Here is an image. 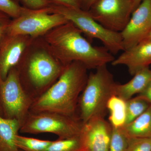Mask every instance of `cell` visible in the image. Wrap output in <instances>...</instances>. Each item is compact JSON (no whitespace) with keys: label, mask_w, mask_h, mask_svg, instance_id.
<instances>
[{"label":"cell","mask_w":151,"mask_h":151,"mask_svg":"<svg viewBox=\"0 0 151 151\" xmlns=\"http://www.w3.org/2000/svg\"><path fill=\"white\" fill-rule=\"evenodd\" d=\"M96 0H83L81 9L88 11Z\"/></svg>","instance_id":"83f0119b"},{"label":"cell","mask_w":151,"mask_h":151,"mask_svg":"<svg viewBox=\"0 0 151 151\" xmlns=\"http://www.w3.org/2000/svg\"><path fill=\"white\" fill-rule=\"evenodd\" d=\"M133 3V5H134V10L137 8V7L140 4L143 0H131Z\"/></svg>","instance_id":"f1b7e54d"},{"label":"cell","mask_w":151,"mask_h":151,"mask_svg":"<svg viewBox=\"0 0 151 151\" xmlns=\"http://www.w3.org/2000/svg\"><path fill=\"white\" fill-rule=\"evenodd\" d=\"M25 9L20 5L19 0H0V11L13 19L19 17Z\"/></svg>","instance_id":"7402d4cb"},{"label":"cell","mask_w":151,"mask_h":151,"mask_svg":"<svg viewBox=\"0 0 151 151\" xmlns=\"http://www.w3.org/2000/svg\"><path fill=\"white\" fill-rule=\"evenodd\" d=\"M134 10L131 0H96L87 12L107 29L121 32Z\"/></svg>","instance_id":"9c48e42d"},{"label":"cell","mask_w":151,"mask_h":151,"mask_svg":"<svg viewBox=\"0 0 151 151\" xmlns=\"http://www.w3.org/2000/svg\"><path fill=\"white\" fill-rule=\"evenodd\" d=\"M82 34L68 22L50 30L41 37L52 54L64 66L76 61L88 69H96L112 62L115 58L113 55L104 47L93 46Z\"/></svg>","instance_id":"6da1fadb"},{"label":"cell","mask_w":151,"mask_h":151,"mask_svg":"<svg viewBox=\"0 0 151 151\" xmlns=\"http://www.w3.org/2000/svg\"><path fill=\"white\" fill-rule=\"evenodd\" d=\"M6 14L0 11V47L7 36V29L12 19Z\"/></svg>","instance_id":"cb8c5ba5"},{"label":"cell","mask_w":151,"mask_h":151,"mask_svg":"<svg viewBox=\"0 0 151 151\" xmlns=\"http://www.w3.org/2000/svg\"><path fill=\"white\" fill-rule=\"evenodd\" d=\"M133 76L132 79L125 84L116 83L114 94L127 101L135 94H140L151 79V68H143Z\"/></svg>","instance_id":"5bb4252c"},{"label":"cell","mask_w":151,"mask_h":151,"mask_svg":"<svg viewBox=\"0 0 151 151\" xmlns=\"http://www.w3.org/2000/svg\"><path fill=\"white\" fill-rule=\"evenodd\" d=\"M143 41L151 42V28L145 39ZM142 41V42H143Z\"/></svg>","instance_id":"f546056e"},{"label":"cell","mask_w":151,"mask_h":151,"mask_svg":"<svg viewBox=\"0 0 151 151\" xmlns=\"http://www.w3.org/2000/svg\"><path fill=\"white\" fill-rule=\"evenodd\" d=\"M33 100L22 84L16 66L11 69L4 80H0V104L3 117L16 119L22 125Z\"/></svg>","instance_id":"52a82bcc"},{"label":"cell","mask_w":151,"mask_h":151,"mask_svg":"<svg viewBox=\"0 0 151 151\" xmlns=\"http://www.w3.org/2000/svg\"><path fill=\"white\" fill-rule=\"evenodd\" d=\"M21 126L17 120L0 115V151H20L16 145L15 139Z\"/></svg>","instance_id":"9a60e30c"},{"label":"cell","mask_w":151,"mask_h":151,"mask_svg":"<svg viewBox=\"0 0 151 151\" xmlns=\"http://www.w3.org/2000/svg\"><path fill=\"white\" fill-rule=\"evenodd\" d=\"M111 63L113 66L125 65L132 76L143 68L149 67L151 65V42L143 41L124 50Z\"/></svg>","instance_id":"4fadbf2b"},{"label":"cell","mask_w":151,"mask_h":151,"mask_svg":"<svg viewBox=\"0 0 151 151\" xmlns=\"http://www.w3.org/2000/svg\"><path fill=\"white\" fill-rule=\"evenodd\" d=\"M82 125L81 120L76 116L51 112H29L20 131L32 134L51 133L63 139L80 135Z\"/></svg>","instance_id":"8992f818"},{"label":"cell","mask_w":151,"mask_h":151,"mask_svg":"<svg viewBox=\"0 0 151 151\" xmlns=\"http://www.w3.org/2000/svg\"><path fill=\"white\" fill-rule=\"evenodd\" d=\"M80 135L52 141L45 151H81Z\"/></svg>","instance_id":"ffe728a7"},{"label":"cell","mask_w":151,"mask_h":151,"mask_svg":"<svg viewBox=\"0 0 151 151\" xmlns=\"http://www.w3.org/2000/svg\"><path fill=\"white\" fill-rule=\"evenodd\" d=\"M68 22L62 15L50 12L47 7L39 9L25 8L19 17L11 21L8 28L7 35H25L37 38Z\"/></svg>","instance_id":"ba28073f"},{"label":"cell","mask_w":151,"mask_h":151,"mask_svg":"<svg viewBox=\"0 0 151 151\" xmlns=\"http://www.w3.org/2000/svg\"><path fill=\"white\" fill-rule=\"evenodd\" d=\"M109 112V123L113 128H123L127 121V101L113 95L109 99L107 105Z\"/></svg>","instance_id":"e0dca14e"},{"label":"cell","mask_w":151,"mask_h":151,"mask_svg":"<svg viewBox=\"0 0 151 151\" xmlns=\"http://www.w3.org/2000/svg\"><path fill=\"white\" fill-rule=\"evenodd\" d=\"M50 4L81 9L83 0H47Z\"/></svg>","instance_id":"484cf974"},{"label":"cell","mask_w":151,"mask_h":151,"mask_svg":"<svg viewBox=\"0 0 151 151\" xmlns=\"http://www.w3.org/2000/svg\"><path fill=\"white\" fill-rule=\"evenodd\" d=\"M123 128L129 138L151 139V105L140 116Z\"/></svg>","instance_id":"2e32d148"},{"label":"cell","mask_w":151,"mask_h":151,"mask_svg":"<svg viewBox=\"0 0 151 151\" xmlns=\"http://www.w3.org/2000/svg\"><path fill=\"white\" fill-rule=\"evenodd\" d=\"M113 127L104 117L83 124L80 134L81 151H109Z\"/></svg>","instance_id":"8fae6325"},{"label":"cell","mask_w":151,"mask_h":151,"mask_svg":"<svg viewBox=\"0 0 151 151\" xmlns=\"http://www.w3.org/2000/svg\"><path fill=\"white\" fill-rule=\"evenodd\" d=\"M47 8L50 12L62 15L89 38L100 40L112 54L124 51L121 33L112 31L104 27L87 11L53 4H50Z\"/></svg>","instance_id":"5b68a950"},{"label":"cell","mask_w":151,"mask_h":151,"mask_svg":"<svg viewBox=\"0 0 151 151\" xmlns=\"http://www.w3.org/2000/svg\"><path fill=\"white\" fill-rule=\"evenodd\" d=\"M127 151H151V139L129 138Z\"/></svg>","instance_id":"603a6c76"},{"label":"cell","mask_w":151,"mask_h":151,"mask_svg":"<svg viewBox=\"0 0 151 151\" xmlns=\"http://www.w3.org/2000/svg\"><path fill=\"white\" fill-rule=\"evenodd\" d=\"M22 6L30 9H39L45 8L50 4L47 0H19Z\"/></svg>","instance_id":"d4e9b609"},{"label":"cell","mask_w":151,"mask_h":151,"mask_svg":"<svg viewBox=\"0 0 151 151\" xmlns=\"http://www.w3.org/2000/svg\"><path fill=\"white\" fill-rule=\"evenodd\" d=\"M95 70L88 75L86 85L78 100L80 119L83 124L94 117H104L108 101L115 95L116 83L107 65Z\"/></svg>","instance_id":"277c9868"},{"label":"cell","mask_w":151,"mask_h":151,"mask_svg":"<svg viewBox=\"0 0 151 151\" xmlns=\"http://www.w3.org/2000/svg\"><path fill=\"white\" fill-rule=\"evenodd\" d=\"M147 101L137 96L127 101V121L126 124H130L140 116L150 107Z\"/></svg>","instance_id":"d6986e66"},{"label":"cell","mask_w":151,"mask_h":151,"mask_svg":"<svg viewBox=\"0 0 151 151\" xmlns=\"http://www.w3.org/2000/svg\"><path fill=\"white\" fill-rule=\"evenodd\" d=\"M34 39L28 36H7L0 47V80H4L11 69L17 65Z\"/></svg>","instance_id":"7c38bea8"},{"label":"cell","mask_w":151,"mask_h":151,"mask_svg":"<svg viewBox=\"0 0 151 151\" xmlns=\"http://www.w3.org/2000/svg\"><path fill=\"white\" fill-rule=\"evenodd\" d=\"M20 151H22L20 150Z\"/></svg>","instance_id":"4dcf8cb0"},{"label":"cell","mask_w":151,"mask_h":151,"mask_svg":"<svg viewBox=\"0 0 151 151\" xmlns=\"http://www.w3.org/2000/svg\"><path fill=\"white\" fill-rule=\"evenodd\" d=\"M47 47L41 37L35 39L17 65L22 84L28 92H45L57 81L64 69Z\"/></svg>","instance_id":"3957f363"},{"label":"cell","mask_w":151,"mask_h":151,"mask_svg":"<svg viewBox=\"0 0 151 151\" xmlns=\"http://www.w3.org/2000/svg\"><path fill=\"white\" fill-rule=\"evenodd\" d=\"M151 28V0H143L121 32L124 50L145 39Z\"/></svg>","instance_id":"30bf717a"},{"label":"cell","mask_w":151,"mask_h":151,"mask_svg":"<svg viewBox=\"0 0 151 151\" xmlns=\"http://www.w3.org/2000/svg\"><path fill=\"white\" fill-rule=\"evenodd\" d=\"M129 139L123 128H113L109 151H127Z\"/></svg>","instance_id":"44dd1931"},{"label":"cell","mask_w":151,"mask_h":151,"mask_svg":"<svg viewBox=\"0 0 151 151\" xmlns=\"http://www.w3.org/2000/svg\"><path fill=\"white\" fill-rule=\"evenodd\" d=\"M138 96L145 100L151 105V79L142 92L139 94Z\"/></svg>","instance_id":"4316f807"},{"label":"cell","mask_w":151,"mask_h":151,"mask_svg":"<svg viewBox=\"0 0 151 151\" xmlns=\"http://www.w3.org/2000/svg\"><path fill=\"white\" fill-rule=\"evenodd\" d=\"M87 70L84 64L76 61L65 65L54 84L34 99L29 112L76 116L79 97L88 79Z\"/></svg>","instance_id":"7a4b0ae2"},{"label":"cell","mask_w":151,"mask_h":151,"mask_svg":"<svg viewBox=\"0 0 151 151\" xmlns=\"http://www.w3.org/2000/svg\"><path fill=\"white\" fill-rule=\"evenodd\" d=\"M52 141L38 139L18 134L15 139L18 148L22 151H45Z\"/></svg>","instance_id":"ac0fdd59"}]
</instances>
